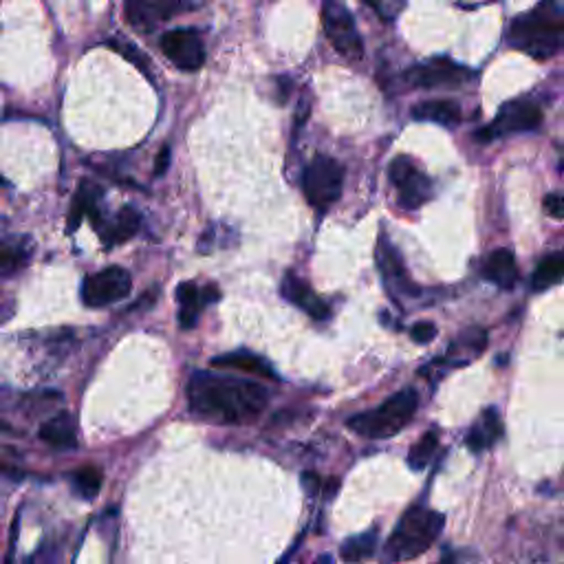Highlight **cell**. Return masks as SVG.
I'll use <instances>...</instances> for the list:
<instances>
[{"label":"cell","instance_id":"6da1fadb","mask_svg":"<svg viewBox=\"0 0 564 564\" xmlns=\"http://www.w3.org/2000/svg\"><path fill=\"white\" fill-rule=\"evenodd\" d=\"M187 399L196 415L218 424H247L267 408L269 393L247 379L199 370L187 382Z\"/></svg>","mask_w":564,"mask_h":564},{"label":"cell","instance_id":"7a4b0ae2","mask_svg":"<svg viewBox=\"0 0 564 564\" xmlns=\"http://www.w3.org/2000/svg\"><path fill=\"white\" fill-rule=\"evenodd\" d=\"M562 9L556 0H544L531 13L518 16L509 27V40L516 49L536 60L556 56L562 44Z\"/></svg>","mask_w":564,"mask_h":564},{"label":"cell","instance_id":"3957f363","mask_svg":"<svg viewBox=\"0 0 564 564\" xmlns=\"http://www.w3.org/2000/svg\"><path fill=\"white\" fill-rule=\"evenodd\" d=\"M443 525H446V518L434 509L421 505L410 507L388 538L382 560L386 564L415 560L437 543Z\"/></svg>","mask_w":564,"mask_h":564},{"label":"cell","instance_id":"277c9868","mask_svg":"<svg viewBox=\"0 0 564 564\" xmlns=\"http://www.w3.org/2000/svg\"><path fill=\"white\" fill-rule=\"evenodd\" d=\"M417 406H419V395H417V391L403 388V391L388 397L386 401L379 408H375V410H366L351 417V419L346 421V425L355 434L373 439V441H377V439H391L410 424V419L417 412Z\"/></svg>","mask_w":564,"mask_h":564},{"label":"cell","instance_id":"5b68a950","mask_svg":"<svg viewBox=\"0 0 564 564\" xmlns=\"http://www.w3.org/2000/svg\"><path fill=\"white\" fill-rule=\"evenodd\" d=\"M344 168L329 155H315L305 170L302 187L305 196L315 210H329L342 195Z\"/></svg>","mask_w":564,"mask_h":564},{"label":"cell","instance_id":"8992f818","mask_svg":"<svg viewBox=\"0 0 564 564\" xmlns=\"http://www.w3.org/2000/svg\"><path fill=\"white\" fill-rule=\"evenodd\" d=\"M322 25L329 43L336 47L338 53H342L351 62L364 56V44H361L360 34H357L355 18L342 0H324Z\"/></svg>","mask_w":564,"mask_h":564},{"label":"cell","instance_id":"52a82bcc","mask_svg":"<svg viewBox=\"0 0 564 564\" xmlns=\"http://www.w3.org/2000/svg\"><path fill=\"white\" fill-rule=\"evenodd\" d=\"M132 281L131 274L123 267H107L98 274H91L82 282V300L86 306H99L115 305V302L123 300L131 293Z\"/></svg>","mask_w":564,"mask_h":564},{"label":"cell","instance_id":"ba28073f","mask_svg":"<svg viewBox=\"0 0 564 564\" xmlns=\"http://www.w3.org/2000/svg\"><path fill=\"white\" fill-rule=\"evenodd\" d=\"M543 123V111L531 99H513L505 104L498 117L488 128L479 132L481 141L496 139V137L513 135V132H529Z\"/></svg>","mask_w":564,"mask_h":564},{"label":"cell","instance_id":"9c48e42d","mask_svg":"<svg viewBox=\"0 0 564 564\" xmlns=\"http://www.w3.org/2000/svg\"><path fill=\"white\" fill-rule=\"evenodd\" d=\"M187 9V0H126L123 13L135 31H153L162 22L179 16Z\"/></svg>","mask_w":564,"mask_h":564},{"label":"cell","instance_id":"30bf717a","mask_svg":"<svg viewBox=\"0 0 564 564\" xmlns=\"http://www.w3.org/2000/svg\"><path fill=\"white\" fill-rule=\"evenodd\" d=\"M162 52L181 71H199L205 62V49L192 29H172L162 36Z\"/></svg>","mask_w":564,"mask_h":564},{"label":"cell","instance_id":"8fae6325","mask_svg":"<svg viewBox=\"0 0 564 564\" xmlns=\"http://www.w3.org/2000/svg\"><path fill=\"white\" fill-rule=\"evenodd\" d=\"M388 177L397 186L399 203L406 210H417L428 201L430 196V181L425 174L412 166L410 159L397 157L388 168Z\"/></svg>","mask_w":564,"mask_h":564},{"label":"cell","instance_id":"7c38bea8","mask_svg":"<svg viewBox=\"0 0 564 564\" xmlns=\"http://www.w3.org/2000/svg\"><path fill=\"white\" fill-rule=\"evenodd\" d=\"M472 73L467 68L458 67L452 60H430V62L417 64V67L408 68L406 82L417 89H437V86H452L467 82Z\"/></svg>","mask_w":564,"mask_h":564},{"label":"cell","instance_id":"4fadbf2b","mask_svg":"<svg viewBox=\"0 0 564 564\" xmlns=\"http://www.w3.org/2000/svg\"><path fill=\"white\" fill-rule=\"evenodd\" d=\"M281 293L284 296V300H289L291 305H296L298 309H302L305 314H309L311 318L315 320H327L329 318V306L320 300L318 296L314 293V289L309 287L305 281H300L298 276L293 274H287L282 278L281 284Z\"/></svg>","mask_w":564,"mask_h":564},{"label":"cell","instance_id":"5bb4252c","mask_svg":"<svg viewBox=\"0 0 564 564\" xmlns=\"http://www.w3.org/2000/svg\"><path fill=\"white\" fill-rule=\"evenodd\" d=\"M483 276L489 282L496 284V287L505 289V291L513 289V284L518 281V267L512 250H505V247L503 250H494L488 256V260H485Z\"/></svg>","mask_w":564,"mask_h":564},{"label":"cell","instance_id":"9a60e30c","mask_svg":"<svg viewBox=\"0 0 564 564\" xmlns=\"http://www.w3.org/2000/svg\"><path fill=\"white\" fill-rule=\"evenodd\" d=\"M212 366L214 369L245 370V373L250 375H260V377L276 379V373H274V369L269 366V361L250 351H236V353H227V355L214 357Z\"/></svg>","mask_w":564,"mask_h":564},{"label":"cell","instance_id":"2e32d148","mask_svg":"<svg viewBox=\"0 0 564 564\" xmlns=\"http://www.w3.org/2000/svg\"><path fill=\"white\" fill-rule=\"evenodd\" d=\"M99 187L91 181H82V186L77 187L75 196H73V205L71 212H68V229H75L82 223V218L91 217L95 223L99 221V210H98V201H99Z\"/></svg>","mask_w":564,"mask_h":564},{"label":"cell","instance_id":"e0dca14e","mask_svg":"<svg viewBox=\"0 0 564 564\" xmlns=\"http://www.w3.org/2000/svg\"><path fill=\"white\" fill-rule=\"evenodd\" d=\"M40 439L47 441L49 446L62 448V450L75 448L77 446L75 421H73V417L67 415V412L56 415L53 419H49L47 424H43V428H40Z\"/></svg>","mask_w":564,"mask_h":564},{"label":"cell","instance_id":"ac0fdd59","mask_svg":"<svg viewBox=\"0 0 564 564\" xmlns=\"http://www.w3.org/2000/svg\"><path fill=\"white\" fill-rule=\"evenodd\" d=\"M412 117L441 123V126H454L461 122V107L452 99H428L412 108Z\"/></svg>","mask_w":564,"mask_h":564},{"label":"cell","instance_id":"d6986e66","mask_svg":"<svg viewBox=\"0 0 564 564\" xmlns=\"http://www.w3.org/2000/svg\"><path fill=\"white\" fill-rule=\"evenodd\" d=\"M177 302H179V324L183 329H192L199 322L201 306L205 305L203 293L199 291L195 282H181L177 287Z\"/></svg>","mask_w":564,"mask_h":564},{"label":"cell","instance_id":"ffe728a7","mask_svg":"<svg viewBox=\"0 0 564 564\" xmlns=\"http://www.w3.org/2000/svg\"><path fill=\"white\" fill-rule=\"evenodd\" d=\"M564 274V256L560 251L543 258V263L536 267L534 276H531V289L534 291H547L549 287H556L562 281Z\"/></svg>","mask_w":564,"mask_h":564},{"label":"cell","instance_id":"44dd1931","mask_svg":"<svg viewBox=\"0 0 564 564\" xmlns=\"http://www.w3.org/2000/svg\"><path fill=\"white\" fill-rule=\"evenodd\" d=\"M139 223H141V217L135 208L119 210L115 226L104 234V242H107V245H119V242H126L128 238L135 236L137 229H139Z\"/></svg>","mask_w":564,"mask_h":564},{"label":"cell","instance_id":"7402d4cb","mask_svg":"<svg viewBox=\"0 0 564 564\" xmlns=\"http://www.w3.org/2000/svg\"><path fill=\"white\" fill-rule=\"evenodd\" d=\"M375 544H377V531H366V534L353 536L342 544V558L346 562H361L373 556Z\"/></svg>","mask_w":564,"mask_h":564},{"label":"cell","instance_id":"603a6c76","mask_svg":"<svg viewBox=\"0 0 564 564\" xmlns=\"http://www.w3.org/2000/svg\"><path fill=\"white\" fill-rule=\"evenodd\" d=\"M379 265H382V272L388 281H399L406 287L408 276L406 267H403V260L386 238H382V242H379Z\"/></svg>","mask_w":564,"mask_h":564},{"label":"cell","instance_id":"cb8c5ba5","mask_svg":"<svg viewBox=\"0 0 564 564\" xmlns=\"http://www.w3.org/2000/svg\"><path fill=\"white\" fill-rule=\"evenodd\" d=\"M437 448H439V433L437 430H430V433H425L424 437H421L419 441L410 448V452H408V465H410V470L415 472L424 470V467L430 463V458L434 457Z\"/></svg>","mask_w":564,"mask_h":564},{"label":"cell","instance_id":"d4e9b609","mask_svg":"<svg viewBox=\"0 0 564 564\" xmlns=\"http://www.w3.org/2000/svg\"><path fill=\"white\" fill-rule=\"evenodd\" d=\"M73 488L82 498H95L102 489V470L95 465L80 467L73 472Z\"/></svg>","mask_w":564,"mask_h":564},{"label":"cell","instance_id":"484cf974","mask_svg":"<svg viewBox=\"0 0 564 564\" xmlns=\"http://www.w3.org/2000/svg\"><path fill=\"white\" fill-rule=\"evenodd\" d=\"M111 47L115 49V52L119 53V56H123L128 60V62L131 64H135L137 68H139L141 73H144V75H148L150 77V64H148V58L144 56V53L139 52V49L135 47V44L132 43H128V40H119V38H115V40H111Z\"/></svg>","mask_w":564,"mask_h":564},{"label":"cell","instance_id":"4316f807","mask_svg":"<svg viewBox=\"0 0 564 564\" xmlns=\"http://www.w3.org/2000/svg\"><path fill=\"white\" fill-rule=\"evenodd\" d=\"M27 263V251L20 247L4 245L0 247V272H18Z\"/></svg>","mask_w":564,"mask_h":564},{"label":"cell","instance_id":"83f0119b","mask_svg":"<svg viewBox=\"0 0 564 564\" xmlns=\"http://www.w3.org/2000/svg\"><path fill=\"white\" fill-rule=\"evenodd\" d=\"M494 443V439L489 437L488 433L483 430V425H474V428L470 430V434H467V448H470L472 452H483L485 448H489Z\"/></svg>","mask_w":564,"mask_h":564},{"label":"cell","instance_id":"f1b7e54d","mask_svg":"<svg viewBox=\"0 0 564 564\" xmlns=\"http://www.w3.org/2000/svg\"><path fill=\"white\" fill-rule=\"evenodd\" d=\"M410 338L415 339L417 344H428L437 338V327H434L433 322H417L415 327H412Z\"/></svg>","mask_w":564,"mask_h":564},{"label":"cell","instance_id":"f546056e","mask_svg":"<svg viewBox=\"0 0 564 564\" xmlns=\"http://www.w3.org/2000/svg\"><path fill=\"white\" fill-rule=\"evenodd\" d=\"M544 212H547L549 217L558 218V221H562V218H564L562 196L558 195V192H552V195L544 196Z\"/></svg>","mask_w":564,"mask_h":564},{"label":"cell","instance_id":"4dcf8cb0","mask_svg":"<svg viewBox=\"0 0 564 564\" xmlns=\"http://www.w3.org/2000/svg\"><path fill=\"white\" fill-rule=\"evenodd\" d=\"M168 163H170V148H168V146H163V150L159 153V157H157V168H155V174L166 172Z\"/></svg>","mask_w":564,"mask_h":564},{"label":"cell","instance_id":"1f68e13d","mask_svg":"<svg viewBox=\"0 0 564 564\" xmlns=\"http://www.w3.org/2000/svg\"><path fill=\"white\" fill-rule=\"evenodd\" d=\"M441 564H454V556H452L450 549H446V556L441 558Z\"/></svg>","mask_w":564,"mask_h":564},{"label":"cell","instance_id":"d6a6232c","mask_svg":"<svg viewBox=\"0 0 564 564\" xmlns=\"http://www.w3.org/2000/svg\"><path fill=\"white\" fill-rule=\"evenodd\" d=\"M314 564H333V560H331V556H320Z\"/></svg>","mask_w":564,"mask_h":564},{"label":"cell","instance_id":"836d02e7","mask_svg":"<svg viewBox=\"0 0 564 564\" xmlns=\"http://www.w3.org/2000/svg\"><path fill=\"white\" fill-rule=\"evenodd\" d=\"M0 433H12V425L4 424V421H0Z\"/></svg>","mask_w":564,"mask_h":564}]
</instances>
